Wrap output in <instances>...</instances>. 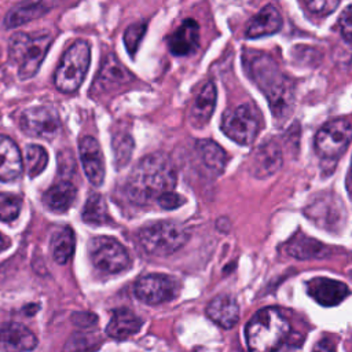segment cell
Segmentation results:
<instances>
[{"instance_id": "9c48e42d", "label": "cell", "mask_w": 352, "mask_h": 352, "mask_svg": "<svg viewBox=\"0 0 352 352\" xmlns=\"http://www.w3.org/2000/svg\"><path fill=\"white\" fill-rule=\"evenodd\" d=\"M221 129L231 140L248 146L257 136L258 120L248 104H241L223 114Z\"/></svg>"}, {"instance_id": "d4e9b609", "label": "cell", "mask_w": 352, "mask_h": 352, "mask_svg": "<svg viewBox=\"0 0 352 352\" xmlns=\"http://www.w3.org/2000/svg\"><path fill=\"white\" fill-rule=\"evenodd\" d=\"M285 250L287 254L305 260V258H318L326 254V246H323L319 241L307 236L302 232H297L286 245Z\"/></svg>"}, {"instance_id": "8d00e7d4", "label": "cell", "mask_w": 352, "mask_h": 352, "mask_svg": "<svg viewBox=\"0 0 352 352\" xmlns=\"http://www.w3.org/2000/svg\"><path fill=\"white\" fill-rule=\"evenodd\" d=\"M72 320L74 324L81 326V327H88L95 324L96 316L91 312H76L72 315Z\"/></svg>"}, {"instance_id": "3957f363", "label": "cell", "mask_w": 352, "mask_h": 352, "mask_svg": "<svg viewBox=\"0 0 352 352\" xmlns=\"http://www.w3.org/2000/svg\"><path fill=\"white\" fill-rule=\"evenodd\" d=\"M290 334L287 318L274 307L257 311L246 324L249 352H276Z\"/></svg>"}, {"instance_id": "603a6c76", "label": "cell", "mask_w": 352, "mask_h": 352, "mask_svg": "<svg viewBox=\"0 0 352 352\" xmlns=\"http://www.w3.org/2000/svg\"><path fill=\"white\" fill-rule=\"evenodd\" d=\"M52 3L47 1H26L19 3L15 7H12L4 18L6 28H16L23 23H28L33 19H37L48 12V10L52 7Z\"/></svg>"}, {"instance_id": "d6a6232c", "label": "cell", "mask_w": 352, "mask_h": 352, "mask_svg": "<svg viewBox=\"0 0 352 352\" xmlns=\"http://www.w3.org/2000/svg\"><path fill=\"white\" fill-rule=\"evenodd\" d=\"M113 147H114V155H116V162L118 166H124L132 154L133 148V140L129 135L121 133L114 138L113 140Z\"/></svg>"}, {"instance_id": "f1b7e54d", "label": "cell", "mask_w": 352, "mask_h": 352, "mask_svg": "<svg viewBox=\"0 0 352 352\" xmlns=\"http://www.w3.org/2000/svg\"><path fill=\"white\" fill-rule=\"evenodd\" d=\"M26 169L29 176L33 179L38 176L48 164L47 151L38 144H29L26 147Z\"/></svg>"}, {"instance_id": "cb8c5ba5", "label": "cell", "mask_w": 352, "mask_h": 352, "mask_svg": "<svg viewBox=\"0 0 352 352\" xmlns=\"http://www.w3.org/2000/svg\"><path fill=\"white\" fill-rule=\"evenodd\" d=\"M76 195H77V188L74 187V184L67 180H60V182L52 184L44 192L43 201H44L45 206L50 208L51 210L63 213L72 206Z\"/></svg>"}, {"instance_id": "5bb4252c", "label": "cell", "mask_w": 352, "mask_h": 352, "mask_svg": "<svg viewBox=\"0 0 352 352\" xmlns=\"http://www.w3.org/2000/svg\"><path fill=\"white\" fill-rule=\"evenodd\" d=\"M132 78L133 76L128 69L113 54H109L100 65L92 88L99 94H103L128 84Z\"/></svg>"}, {"instance_id": "d6986e66", "label": "cell", "mask_w": 352, "mask_h": 352, "mask_svg": "<svg viewBox=\"0 0 352 352\" xmlns=\"http://www.w3.org/2000/svg\"><path fill=\"white\" fill-rule=\"evenodd\" d=\"M282 165V154L276 143L267 142L260 146L250 161V172L256 177H267Z\"/></svg>"}, {"instance_id": "ab89813d", "label": "cell", "mask_w": 352, "mask_h": 352, "mask_svg": "<svg viewBox=\"0 0 352 352\" xmlns=\"http://www.w3.org/2000/svg\"><path fill=\"white\" fill-rule=\"evenodd\" d=\"M346 187H348L349 192L352 194V162H351V169H349L348 177H346Z\"/></svg>"}, {"instance_id": "f546056e", "label": "cell", "mask_w": 352, "mask_h": 352, "mask_svg": "<svg viewBox=\"0 0 352 352\" xmlns=\"http://www.w3.org/2000/svg\"><path fill=\"white\" fill-rule=\"evenodd\" d=\"M22 208V201L18 195L14 194H0V220L11 221L15 220Z\"/></svg>"}, {"instance_id": "7c38bea8", "label": "cell", "mask_w": 352, "mask_h": 352, "mask_svg": "<svg viewBox=\"0 0 352 352\" xmlns=\"http://www.w3.org/2000/svg\"><path fill=\"white\" fill-rule=\"evenodd\" d=\"M80 161L85 176L94 186H100L104 180V157L98 140L92 136H82L78 142Z\"/></svg>"}, {"instance_id": "ffe728a7", "label": "cell", "mask_w": 352, "mask_h": 352, "mask_svg": "<svg viewBox=\"0 0 352 352\" xmlns=\"http://www.w3.org/2000/svg\"><path fill=\"white\" fill-rule=\"evenodd\" d=\"M282 26V18L272 4L264 6L249 22L246 29L248 38H258L276 33Z\"/></svg>"}, {"instance_id": "e0dca14e", "label": "cell", "mask_w": 352, "mask_h": 352, "mask_svg": "<svg viewBox=\"0 0 352 352\" xmlns=\"http://www.w3.org/2000/svg\"><path fill=\"white\" fill-rule=\"evenodd\" d=\"M206 315L220 327L231 329L236 324L239 319V307L234 297L220 294L208 304Z\"/></svg>"}, {"instance_id": "5b68a950", "label": "cell", "mask_w": 352, "mask_h": 352, "mask_svg": "<svg viewBox=\"0 0 352 352\" xmlns=\"http://www.w3.org/2000/svg\"><path fill=\"white\" fill-rule=\"evenodd\" d=\"M91 62V45L85 40L74 41L62 55L54 74L55 87L65 94L77 91L85 80Z\"/></svg>"}, {"instance_id": "1f68e13d", "label": "cell", "mask_w": 352, "mask_h": 352, "mask_svg": "<svg viewBox=\"0 0 352 352\" xmlns=\"http://www.w3.org/2000/svg\"><path fill=\"white\" fill-rule=\"evenodd\" d=\"M146 28L147 26L144 22H136V23L129 25L126 28V30L124 32V44L131 56H133L136 54L139 44L146 33Z\"/></svg>"}, {"instance_id": "8992f818", "label": "cell", "mask_w": 352, "mask_h": 352, "mask_svg": "<svg viewBox=\"0 0 352 352\" xmlns=\"http://www.w3.org/2000/svg\"><path fill=\"white\" fill-rule=\"evenodd\" d=\"M139 243L153 256H169L184 246L190 238L188 231L175 221H158L140 228Z\"/></svg>"}, {"instance_id": "d590c367", "label": "cell", "mask_w": 352, "mask_h": 352, "mask_svg": "<svg viewBox=\"0 0 352 352\" xmlns=\"http://www.w3.org/2000/svg\"><path fill=\"white\" fill-rule=\"evenodd\" d=\"M158 205L162 208V209H166V210H170V209H176L179 206H182L184 204V198L182 195H179L177 192L175 191H169V192H165L162 194L158 199H157Z\"/></svg>"}, {"instance_id": "83f0119b", "label": "cell", "mask_w": 352, "mask_h": 352, "mask_svg": "<svg viewBox=\"0 0 352 352\" xmlns=\"http://www.w3.org/2000/svg\"><path fill=\"white\" fill-rule=\"evenodd\" d=\"M197 147L205 166L214 173H221L226 166L224 150L213 140H199Z\"/></svg>"}, {"instance_id": "30bf717a", "label": "cell", "mask_w": 352, "mask_h": 352, "mask_svg": "<svg viewBox=\"0 0 352 352\" xmlns=\"http://www.w3.org/2000/svg\"><path fill=\"white\" fill-rule=\"evenodd\" d=\"M133 292L142 302L155 305L173 300L179 293V283L168 275L150 274L136 280Z\"/></svg>"}, {"instance_id": "4316f807", "label": "cell", "mask_w": 352, "mask_h": 352, "mask_svg": "<svg viewBox=\"0 0 352 352\" xmlns=\"http://www.w3.org/2000/svg\"><path fill=\"white\" fill-rule=\"evenodd\" d=\"M82 220L92 226H103L109 224L111 217L107 212L106 202L103 197L98 192H92L88 199L85 201V205L82 208Z\"/></svg>"}, {"instance_id": "e575fe53", "label": "cell", "mask_w": 352, "mask_h": 352, "mask_svg": "<svg viewBox=\"0 0 352 352\" xmlns=\"http://www.w3.org/2000/svg\"><path fill=\"white\" fill-rule=\"evenodd\" d=\"M338 29L342 37L352 43V4L341 12L338 18Z\"/></svg>"}, {"instance_id": "484cf974", "label": "cell", "mask_w": 352, "mask_h": 352, "mask_svg": "<svg viewBox=\"0 0 352 352\" xmlns=\"http://www.w3.org/2000/svg\"><path fill=\"white\" fill-rule=\"evenodd\" d=\"M76 248V238L74 232L70 227H62L52 235V242H51V252H52V258L58 264H66Z\"/></svg>"}, {"instance_id": "52a82bcc", "label": "cell", "mask_w": 352, "mask_h": 352, "mask_svg": "<svg viewBox=\"0 0 352 352\" xmlns=\"http://www.w3.org/2000/svg\"><path fill=\"white\" fill-rule=\"evenodd\" d=\"M89 257L95 268L106 274H117L131 264L128 250L114 238L96 236L89 242Z\"/></svg>"}, {"instance_id": "4fadbf2b", "label": "cell", "mask_w": 352, "mask_h": 352, "mask_svg": "<svg viewBox=\"0 0 352 352\" xmlns=\"http://www.w3.org/2000/svg\"><path fill=\"white\" fill-rule=\"evenodd\" d=\"M37 345L34 333L22 323H0V352H29Z\"/></svg>"}, {"instance_id": "ba28073f", "label": "cell", "mask_w": 352, "mask_h": 352, "mask_svg": "<svg viewBox=\"0 0 352 352\" xmlns=\"http://www.w3.org/2000/svg\"><path fill=\"white\" fill-rule=\"evenodd\" d=\"M352 142V122L336 118L324 124L315 136L316 153L329 160L338 158Z\"/></svg>"}, {"instance_id": "ac0fdd59", "label": "cell", "mask_w": 352, "mask_h": 352, "mask_svg": "<svg viewBox=\"0 0 352 352\" xmlns=\"http://www.w3.org/2000/svg\"><path fill=\"white\" fill-rule=\"evenodd\" d=\"M22 173L21 151L14 140L0 135V180L14 182Z\"/></svg>"}, {"instance_id": "8fae6325", "label": "cell", "mask_w": 352, "mask_h": 352, "mask_svg": "<svg viewBox=\"0 0 352 352\" xmlns=\"http://www.w3.org/2000/svg\"><path fill=\"white\" fill-rule=\"evenodd\" d=\"M21 128L30 136L52 139L60 128L59 114L51 106L30 107L21 116Z\"/></svg>"}, {"instance_id": "7402d4cb", "label": "cell", "mask_w": 352, "mask_h": 352, "mask_svg": "<svg viewBox=\"0 0 352 352\" xmlns=\"http://www.w3.org/2000/svg\"><path fill=\"white\" fill-rule=\"evenodd\" d=\"M216 106V87L212 81L204 84L198 95L195 96L194 104L190 113V122L195 128H201L208 124Z\"/></svg>"}, {"instance_id": "7a4b0ae2", "label": "cell", "mask_w": 352, "mask_h": 352, "mask_svg": "<svg viewBox=\"0 0 352 352\" xmlns=\"http://www.w3.org/2000/svg\"><path fill=\"white\" fill-rule=\"evenodd\" d=\"M249 74L268 98L275 117H285L292 107V84L282 74L275 60L265 54H256L249 60Z\"/></svg>"}, {"instance_id": "f35d334b", "label": "cell", "mask_w": 352, "mask_h": 352, "mask_svg": "<svg viewBox=\"0 0 352 352\" xmlns=\"http://www.w3.org/2000/svg\"><path fill=\"white\" fill-rule=\"evenodd\" d=\"M11 246V239L0 232V252L8 249Z\"/></svg>"}, {"instance_id": "4dcf8cb0", "label": "cell", "mask_w": 352, "mask_h": 352, "mask_svg": "<svg viewBox=\"0 0 352 352\" xmlns=\"http://www.w3.org/2000/svg\"><path fill=\"white\" fill-rule=\"evenodd\" d=\"M100 341L94 336L74 334L63 348V352H94L99 346Z\"/></svg>"}, {"instance_id": "74e56055", "label": "cell", "mask_w": 352, "mask_h": 352, "mask_svg": "<svg viewBox=\"0 0 352 352\" xmlns=\"http://www.w3.org/2000/svg\"><path fill=\"white\" fill-rule=\"evenodd\" d=\"M312 352H336V346H334V344L331 342V340H329V338H322V340H319V341L314 345Z\"/></svg>"}, {"instance_id": "836d02e7", "label": "cell", "mask_w": 352, "mask_h": 352, "mask_svg": "<svg viewBox=\"0 0 352 352\" xmlns=\"http://www.w3.org/2000/svg\"><path fill=\"white\" fill-rule=\"evenodd\" d=\"M338 4L340 1L337 0H311L305 3L308 11L319 16L333 12L338 7Z\"/></svg>"}, {"instance_id": "6da1fadb", "label": "cell", "mask_w": 352, "mask_h": 352, "mask_svg": "<svg viewBox=\"0 0 352 352\" xmlns=\"http://www.w3.org/2000/svg\"><path fill=\"white\" fill-rule=\"evenodd\" d=\"M176 170L168 155L154 153L142 158L126 180L128 198L138 205H147L162 194L173 191Z\"/></svg>"}, {"instance_id": "44dd1931", "label": "cell", "mask_w": 352, "mask_h": 352, "mask_svg": "<svg viewBox=\"0 0 352 352\" xmlns=\"http://www.w3.org/2000/svg\"><path fill=\"white\" fill-rule=\"evenodd\" d=\"M142 327V319L128 308L113 311L111 319L106 326V334L114 340H124L136 334Z\"/></svg>"}, {"instance_id": "2e32d148", "label": "cell", "mask_w": 352, "mask_h": 352, "mask_svg": "<svg viewBox=\"0 0 352 352\" xmlns=\"http://www.w3.org/2000/svg\"><path fill=\"white\" fill-rule=\"evenodd\" d=\"M199 44V26L198 23L187 18L169 37V51L176 56H184L192 54Z\"/></svg>"}, {"instance_id": "9a60e30c", "label": "cell", "mask_w": 352, "mask_h": 352, "mask_svg": "<svg viewBox=\"0 0 352 352\" xmlns=\"http://www.w3.org/2000/svg\"><path fill=\"white\" fill-rule=\"evenodd\" d=\"M308 294L320 305L334 307L349 296V287L340 280L318 276L307 282Z\"/></svg>"}, {"instance_id": "277c9868", "label": "cell", "mask_w": 352, "mask_h": 352, "mask_svg": "<svg viewBox=\"0 0 352 352\" xmlns=\"http://www.w3.org/2000/svg\"><path fill=\"white\" fill-rule=\"evenodd\" d=\"M51 44L52 34L48 32L36 36L15 33L10 38V59L16 65L21 78H30L38 72Z\"/></svg>"}]
</instances>
